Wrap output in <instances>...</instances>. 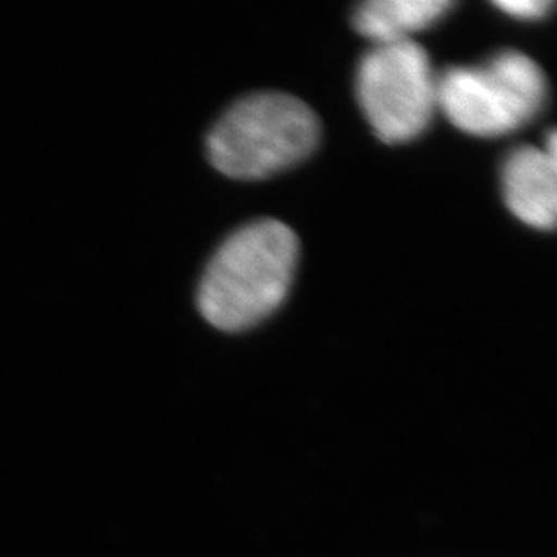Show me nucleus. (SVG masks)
I'll return each instance as SVG.
<instances>
[{"label": "nucleus", "mask_w": 557, "mask_h": 557, "mask_svg": "<svg viewBox=\"0 0 557 557\" xmlns=\"http://www.w3.org/2000/svg\"><path fill=\"white\" fill-rule=\"evenodd\" d=\"M455 8L451 0H369L356 8L354 26L375 46L406 42Z\"/></svg>", "instance_id": "obj_6"}, {"label": "nucleus", "mask_w": 557, "mask_h": 557, "mask_svg": "<svg viewBox=\"0 0 557 557\" xmlns=\"http://www.w3.org/2000/svg\"><path fill=\"white\" fill-rule=\"evenodd\" d=\"M556 161L531 145L515 148L505 159V202L521 222L536 230L553 232L556 226Z\"/></svg>", "instance_id": "obj_5"}, {"label": "nucleus", "mask_w": 557, "mask_h": 557, "mask_svg": "<svg viewBox=\"0 0 557 557\" xmlns=\"http://www.w3.org/2000/svg\"><path fill=\"white\" fill-rule=\"evenodd\" d=\"M498 10L505 11L507 15L523 18V21H536L548 15L553 10L550 0H498L495 2Z\"/></svg>", "instance_id": "obj_7"}, {"label": "nucleus", "mask_w": 557, "mask_h": 557, "mask_svg": "<svg viewBox=\"0 0 557 557\" xmlns=\"http://www.w3.org/2000/svg\"><path fill=\"white\" fill-rule=\"evenodd\" d=\"M321 125L306 101L285 92H257L227 109L208 136V156L221 174L260 181L309 158Z\"/></svg>", "instance_id": "obj_2"}, {"label": "nucleus", "mask_w": 557, "mask_h": 557, "mask_svg": "<svg viewBox=\"0 0 557 557\" xmlns=\"http://www.w3.org/2000/svg\"><path fill=\"white\" fill-rule=\"evenodd\" d=\"M358 98L381 141L406 143L421 136L438 107L426 51L413 40L375 46L359 63Z\"/></svg>", "instance_id": "obj_4"}, {"label": "nucleus", "mask_w": 557, "mask_h": 557, "mask_svg": "<svg viewBox=\"0 0 557 557\" xmlns=\"http://www.w3.org/2000/svg\"><path fill=\"white\" fill-rule=\"evenodd\" d=\"M547 95L542 67L515 49L482 65H457L436 76V103L453 125L471 136L520 131L542 112Z\"/></svg>", "instance_id": "obj_3"}, {"label": "nucleus", "mask_w": 557, "mask_h": 557, "mask_svg": "<svg viewBox=\"0 0 557 557\" xmlns=\"http://www.w3.org/2000/svg\"><path fill=\"white\" fill-rule=\"evenodd\" d=\"M298 238L284 222H251L213 255L200 280L199 309L226 332L248 331L284 304L295 278Z\"/></svg>", "instance_id": "obj_1"}]
</instances>
